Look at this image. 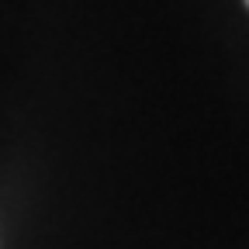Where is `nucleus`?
<instances>
[{
    "label": "nucleus",
    "instance_id": "obj_1",
    "mask_svg": "<svg viewBox=\"0 0 249 249\" xmlns=\"http://www.w3.org/2000/svg\"><path fill=\"white\" fill-rule=\"evenodd\" d=\"M246 7H249V0H246Z\"/></svg>",
    "mask_w": 249,
    "mask_h": 249
}]
</instances>
